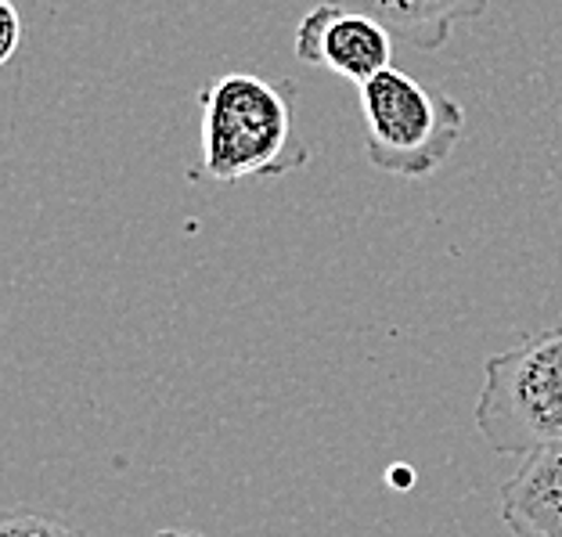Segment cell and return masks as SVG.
<instances>
[{
  "instance_id": "6",
  "label": "cell",
  "mask_w": 562,
  "mask_h": 537,
  "mask_svg": "<svg viewBox=\"0 0 562 537\" xmlns=\"http://www.w3.org/2000/svg\"><path fill=\"white\" fill-rule=\"evenodd\" d=\"M379 19L397 41L415 51H440L462 22L480 19L487 0H336Z\"/></svg>"
},
{
  "instance_id": "1",
  "label": "cell",
  "mask_w": 562,
  "mask_h": 537,
  "mask_svg": "<svg viewBox=\"0 0 562 537\" xmlns=\"http://www.w3.org/2000/svg\"><path fill=\"white\" fill-rule=\"evenodd\" d=\"M300 91L289 80L224 72L199 87L202 156L191 181L238 184L249 177H285L311 159L296 126Z\"/></svg>"
},
{
  "instance_id": "5",
  "label": "cell",
  "mask_w": 562,
  "mask_h": 537,
  "mask_svg": "<svg viewBox=\"0 0 562 537\" xmlns=\"http://www.w3.org/2000/svg\"><path fill=\"white\" fill-rule=\"evenodd\" d=\"M513 537H562V444L527 455L497 494Z\"/></svg>"
},
{
  "instance_id": "7",
  "label": "cell",
  "mask_w": 562,
  "mask_h": 537,
  "mask_svg": "<svg viewBox=\"0 0 562 537\" xmlns=\"http://www.w3.org/2000/svg\"><path fill=\"white\" fill-rule=\"evenodd\" d=\"M0 537H83L69 530L66 523L47 519L41 513H25V508H11L0 519Z\"/></svg>"
},
{
  "instance_id": "4",
  "label": "cell",
  "mask_w": 562,
  "mask_h": 537,
  "mask_svg": "<svg viewBox=\"0 0 562 537\" xmlns=\"http://www.w3.org/2000/svg\"><path fill=\"white\" fill-rule=\"evenodd\" d=\"M393 41L397 36L379 19L325 0L300 19L296 33H292V51L303 66L328 69L361 87L393 66Z\"/></svg>"
},
{
  "instance_id": "2",
  "label": "cell",
  "mask_w": 562,
  "mask_h": 537,
  "mask_svg": "<svg viewBox=\"0 0 562 537\" xmlns=\"http://www.w3.org/2000/svg\"><path fill=\"white\" fill-rule=\"evenodd\" d=\"M472 418L494 455L527 458L562 444V328L519 336L487 357Z\"/></svg>"
},
{
  "instance_id": "10",
  "label": "cell",
  "mask_w": 562,
  "mask_h": 537,
  "mask_svg": "<svg viewBox=\"0 0 562 537\" xmlns=\"http://www.w3.org/2000/svg\"><path fill=\"white\" fill-rule=\"evenodd\" d=\"M156 537H202V534H181V530H162Z\"/></svg>"
},
{
  "instance_id": "8",
  "label": "cell",
  "mask_w": 562,
  "mask_h": 537,
  "mask_svg": "<svg viewBox=\"0 0 562 537\" xmlns=\"http://www.w3.org/2000/svg\"><path fill=\"white\" fill-rule=\"evenodd\" d=\"M22 44V19L11 0H0V61H11Z\"/></svg>"
},
{
  "instance_id": "3",
  "label": "cell",
  "mask_w": 562,
  "mask_h": 537,
  "mask_svg": "<svg viewBox=\"0 0 562 537\" xmlns=\"http://www.w3.org/2000/svg\"><path fill=\"white\" fill-rule=\"evenodd\" d=\"M361 116L368 163L404 181L437 174L465 131V109L454 98L429 91L397 66L361 83Z\"/></svg>"
},
{
  "instance_id": "9",
  "label": "cell",
  "mask_w": 562,
  "mask_h": 537,
  "mask_svg": "<svg viewBox=\"0 0 562 537\" xmlns=\"http://www.w3.org/2000/svg\"><path fill=\"white\" fill-rule=\"evenodd\" d=\"M390 488H397V491H407V488H412V483H415V472L412 469H407V466H393L390 469Z\"/></svg>"
}]
</instances>
